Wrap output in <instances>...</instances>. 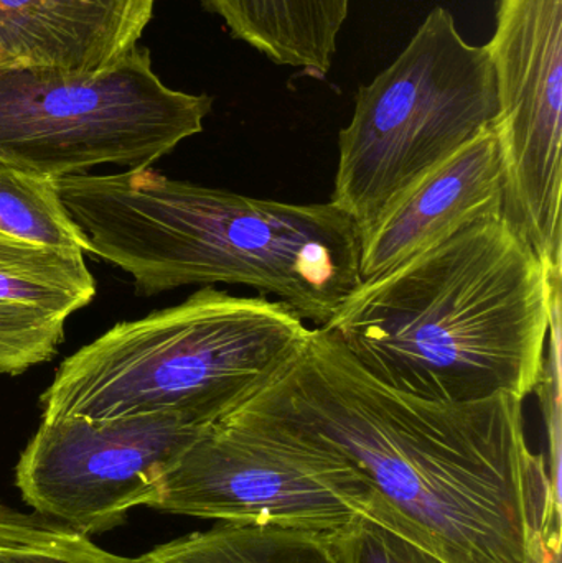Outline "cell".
I'll return each mask as SVG.
<instances>
[{
    "instance_id": "6da1fadb",
    "label": "cell",
    "mask_w": 562,
    "mask_h": 563,
    "mask_svg": "<svg viewBox=\"0 0 562 563\" xmlns=\"http://www.w3.org/2000/svg\"><path fill=\"white\" fill-rule=\"evenodd\" d=\"M525 400L439 402L366 373L320 327L243 406L345 460L372 495V519L445 563H525L554 499L531 452Z\"/></svg>"
},
{
    "instance_id": "7a4b0ae2",
    "label": "cell",
    "mask_w": 562,
    "mask_h": 563,
    "mask_svg": "<svg viewBox=\"0 0 562 563\" xmlns=\"http://www.w3.org/2000/svg\"><path fill=\"white\" fill-rule=\"evenodd\" d=\"M560 280L497 214L363 280L320 328L399 393L439 402L527 400L547 377Z\"/></svg>"
},
{
    "instance_id": "3957f363",
    "label": "cell",
    "mask_w": 562,
    "mask_h": 563,
    "mask_svg": "<svg viewBox=\"0 0 562 563\" xmlns=\"http://www.w3.org/2000/svg\"><path fill=\"white\" fill-rule=\"evenodd\" d=\"M89 254L145 297L214 284L271 294L323 327L362 284L360 233L332 203H284L125 170L56 180Z\"/></svg>"
},
{
    "instance_id": "277c9868",
    "label": "cell",
    "mask_w": 562,
    "mask_h": 563,
    "mask_svg": "<svg viewBox=\"0 0 562 563\" xmlns=\"http://www.w3.org/2000/svg\"><path fill=\"white\" fill-rule=\"evenodd\" d=\"M310 330L284 301L203 287L66 357L40 397L42 419L161 413L207 429L276 379Z\"/></svg>"
},
{
    "instance_id": "5b68a950",
    "label": "cell",
    "mask_w": 562,
    "mask_h": 563,
    "mask_svg": "<svg viewBox=\"0 0 562 563\" xmlns=\"http://www.w3.org/2000/svg\"><path fill=\"white\" fill-rule=\"evenodd\" d=\"M500 114L491 48L465 42L436 7L392 66L360 86L330 203L362 234Z\"/></svg>"
},
{
    "instance_id": "8992f818",
    "label": "cell",
    "mask_w": 562,
    "mask_h": 563,
    "mask_svg": "<svg viewBox=\"0 0 562 563\" xmlns=\"http://www.w3.org/2000/svg\"><path fill=\"white\" fill-rule=\"evenodd\" d=\"M211 108V96L168 88L141 46L96 75L0 69V165L53 180L144 170L200 134Z\"/></svg>"
},
{
    "instance_id": "52a82bcc",
    "label": "cell",
    "mask_w": 562,
    "mask_h": 563,
    "mask_svg": "<svg viewBox=\"0 0 562 563\" xmlns=\"http://www.w3.org/2000/svg\"><path fill=\"white\" fill-rule=\"evenodd\" d=\"M147 508L228 525L335 532L372 518V495L335 453L250 407H238L162 475Z\"/></svg>"
},
{
    "instance_id": "ba28073f",
    "label": "cell",
    "mask_w": 562,
    "mask_h": 563,
    "mask_svg": "<svg viewBox=\"0 0 562 563\" xmlns=\"http://www.w3.org/2000/svg\"><path fill=\"white\" fill-rule=\"evenodd\" d=\"M504 217L561 276L562 0H497Z\"/></svg>"
},
{
    "instance_id": "9c48e42d",
    "label": "cell",
    "mask_w": 562,
    "mask_h": 563,
    "mask_svg": "<svg viewBox=\"0 0 562 563\" xmlns=\"http://www.w3.org/2000/svg\"><path fill=\"white\" fill-rule=\"evenodd\" d=\"M203 430L161 413L42 419L20 453L15 485L33 512L92 538L148 506L158 479Z\"/></svg>"
},
{
    "instance_id": "30bf717a",
    "label": "cell",
    "mask_w": 562,
    "mask_h": 563,
    "mask_svg": "<svg viewBox=\"0 0 562 563\" xmlns=\"http://www.w3.org/2000/svg\"><path fill=\"white\" fill-rule=\"evenodd\" d=\"M505 175L495 124L462 145L360 234V277L375 279L469 224L504 214Z\"/></svg>"
},
{
    "instance_id": "8fae6325",
    "label": "cell",
    "mask_w": 562,
    "mask_h": 563,
    "mask_svg": "<svg viewBox=\"0 0 562 563\" xmlns=\"http://www.w3.org/2000/svg\"><path fill=\"white\" fill-rule=\"evenodd\" d=\"M155 0H0V69L114 68L154 15Z\"/></svg>"
},
{
    "instance_id": "7c38bea8",
    "label": "cell",
    "mask_w": 562,
    "mask_h": 563,
    "mask_svg": "<svg viewBox=\"0 0 562 563\" xmlns=\"http://www.w3.org/2000/svg\"><path fill=\"white\" fill-rule=\"evenodd\" d=\"M231 35L280 66L326 79L350 0H201Z\"/></svg>"
},
{
    "instance_id": "4fadbf2b",
    "label": "cell",
    "mask_w": 562,
    "mask_h": 563,
    "mask_svg": "<svg viewBox=\"0 0 562 563\" xmlns=\"http://www.w3.org/2000/svg\"><path fill=\"white\" fill-rule=\"evenodd\" d=\"M141 563H340L330 532L218 522L139 555Z\"/></svg>"
},
{
    "instance_id": "5bb4252c",
    "label": "cell",
    "mask_w": 562,
    "mask_h": 563,
    "mask_svg": "<svg viewBox=\"0 0 562 563\" xmlns=\"http://www.w3.org/2000/svg\"><path fill=\"white\" fill-rule=\"evenodd\" d=\"M96 297L85 253L0 234V307L68 320Z\"/></svg>"
},
{
    "instance_id": "9a60e30c",
    "label": "cell",
    "mask_w": 562,
    "mask_h": 563,
    "mask_svg": "<svg viewBox=\"0 0 562 563\" xmlns=\"http://www.w3.org/2000/svg\"><path fill=\"white\" fill-rule=\"evenodd\" d=\"M0 234L89 253V241L73 221L53 178L0 165Z\"/></svg>"
},
{
    "instance_id": "2e32d148",
    "label": "cell",
    "mask_w": 562,
    "mask_h": 563,
    "mask_svg": "<svg viewBox=\"0 0 562 563\" xmlns=\"http://www.w3.org/2000/svg\"><path fill=\"white\" fill-rule=\"evenodd\" d=\"M0 563H141L38 512L0 501Z\"/></svg>"
},
{
    "instance_id": "e0dca14e",
    "label": "cell",
    "mask_w": 562,
    "mask_h": 563,
    "mask_svg": "<svg viewBox=\"0 0 562 563\" xmlns=\"http://www.w3.org/2000/svg\"><path fill=\"white\" fill-rule=\"evenodd\" d=\"M66 320L22 308L0 307V374L19 376L58 353Z\"/></svg>"
},
{
    "instance_id": "ac0fdd59",
    "label": "cell",
    "mask_w": 562,
    "mask_h": 563,
    "mask_svg": "<svg viewBox=\"0 0 562 563\" xmlns=\"http://www.w3.org/2000/svg\"><path fill=\"white\" fill-rule=\"evenodd\" d=\"M330 539L340 563H445L368 516H356Z\"/></svg>"
},
{
    "instance_id": "d6986e66",
    "label": "cell",
    "mask_w": 562,
    "mask_h": 563,
    "mask_svg": "<svg viewBox=\"0 0 562 563\" xmlns=\"http://www.w3.org/2000/svg\"><path fill=\"white\" fill-rule=\"evenodd\" d=\"M561 512L550 508L535 526L525 563H561Z\"/></svg>"
}]
</instances>
